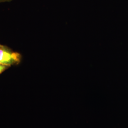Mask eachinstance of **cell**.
Returning <instances> with one entry per match:
<instances>
[{
  "mask_svg": "<svg viewBox=\"0 0 128 128\" xmlns=\"http://www.w3.org/2000/svg\"><path fill=\"white\" fill-rule=\"evenodd\" d=\"M12 0H0V2H10Z\"/></svg>",
  "mask_w": 128,
  "mask_h": 128,
  "instance_id": "obj_3",
  "label": "cell"
},
{
  "mask_svg": "<svg viewBox=\"0 0 128 128\" xmlns=\"http://www.w3.org/2000/svg\"><path fill=\"white\" fill-rule=\"evenodd\" d=\"M7 68H8L7 66L0 64V74L2 73L3 72H4Z\"/></svg>",
  "mask_w": 128,
  "mask_h": 128,
  "instance_id": "obj_2",
  "label": "cell"
},
{
  "mask_svg": "<svg viewBox=\"0 0 128 128\" xmlns=\"http://www.w3.org/2000/svg\"><path fill=\"white\" fill-rule=\"evenodd\" d=\"M2 46V45H0V46Z\"/></svg>",
  "mask_w": 128,
  "mask_h": 128,
  "instance_id": "obj_4",
  "label": "cell"
},
{
  "mask_svg": "<svg viewBox=\"0 0 128 128\" xmlns=\"http://www.w3.org/2000/svg\"><path fill=\"white\" fill-rule=\"evenodd\" d=\"M21 58V55L18 53L11 50L4 46L0 47V64L10 67L18 64Z\"/></svg>",
  "mask_w": 128,
  "mask_h": 128,
  "instance_id": "obj_1",
  "label": "cell"
}]
</instances>
